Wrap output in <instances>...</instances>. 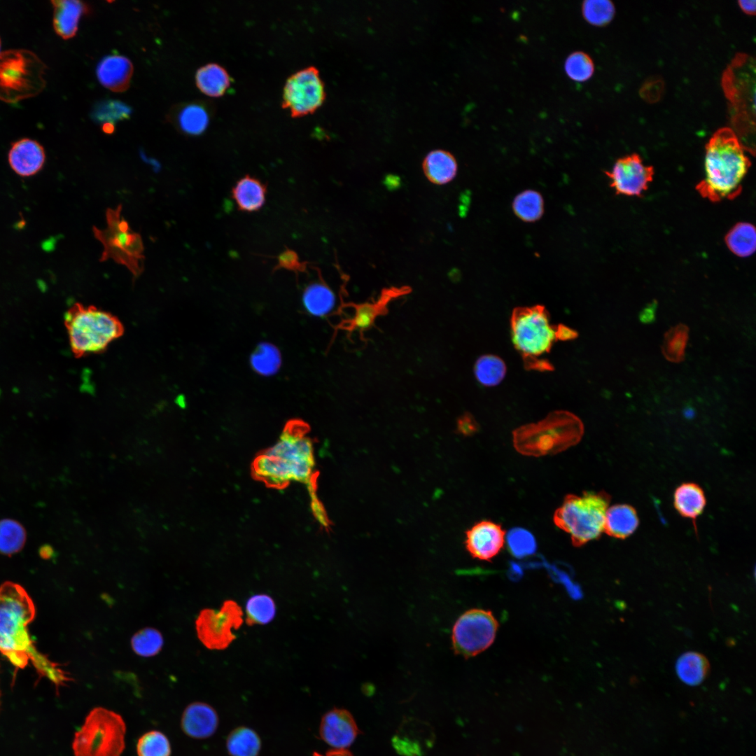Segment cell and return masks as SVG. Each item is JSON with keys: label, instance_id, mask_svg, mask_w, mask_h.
Returning a JSON list of instances; mask_svg holds the SVG:
<instances>
[{"label": "cell", "instance_id": "39", "mask_svg": "<svg viewBox=\"0 0 756 756\" xmlns=\"http://www.w3.org/2000/svg\"><path fill=\"white\" fill-rule=\"evenodd\" d=\"M564 70L567 76L572 80L585 82L593 76L594 64L588 54L582 51H575L566 57Z\"/></svg>", "mask_w": 756, "mask_h": 756}, {"label": "cell", "instance_id": "10", "mask_svg": "<svg viewBox=\"0 0 756 756\" xmlns=\"http://www.w3.org/2000/svg\"><path fill=\"white\" fill-rule=\"evenodd\" d=\"M45 65L30 51L0 53V99L15 102L38 94L44 87Z\"/></svg>", "mask_w": 756, "mask_h": 756}, {"label": "cell", "instance_id": "30", "mask_svg": "<svg viewBox=\"0 0 756 756\" xmlns=\"http://www.w3.org/2000/svg\"><path fill=\"white\" fill-rule=\"evenodd\" d=\"M724 241L729 251L736 256L749 257L755 251V228L749 223H738L727 232Z\"/></svg>", "mask_w": 756, "mask_h": 756}, {"label": "cell", "instance_id": "29", "mask_svg": "<svg viewBox=\"0 0 756 756\" xmlns=\"http://www.w3.org/2000/svg\"><path fill=\"white\" fill-rule=\"evenodd\" d=\"M197 88L211 97L223 95L230 85L231 78L224 67L209 63L197 69L195 74Z\"/></svg>", "mask_w": 756, "mask_h": 756}, {"label": "cell", "instance_id": "41", "mask_svg": "<svg viewBox=\"0 0 756 756\" xmlns=\"http://www.w3.org/2000/svg\"><path fill=\"white\" fill-rule=\"evenodd\" d=\"M131 644L136 654L141 657H151L161 650L163 638L161 633L155 629L144 628L132 636Z\"/></svg>", "mask_w": 756, "mask_h": 756}, {"label": "cell", "instance_id": "12", "mask_svg": "<svg viewBox=\"0 0 756 756\" xmlns=\"http://www.w3.org/2000/svg\"><path fill=\"white\" fill-rule=\"evenodd\" d=\"M498 627V621L489 610L472 609L465 612L452 629L455 653L470 658L484 651L493 643Z\"/></svg>", "mask_w": 756, "mask_h": 756}, {"label": "cell", "instance_id": "26", "mask_svg": "<svg viewBox=\"0 0 756 756\" xmlns=\"http://www.w3.org/2000/svg\"><path fill=\"white\" fill-rule=\"evenodd\" d=\"M457 169L454 157L443 150L430 151L423 162V169L426 178L437 185H444L453 180L456 175Z\"/></svg>", "mask_w": 756, "mask_h": 756}, {"label": "cell", "instance_id": "52", "mask_svg": "<svg viewBox=\"0 0 756 756\" xmlns=\"http://www.w3.org/2000/svg\"><path fill=\"white\" fill-rule=\"evenodd\" d=\"M0 50H1V40H0ZM1 53V52H0Z\"/></svg>", "mask_w": 756, "mask_h": 756}, {"label": "cell", "instance_id": "36", "mask_svg": "<svg viewBox=\"0 0 756 756\" xmlns=\"http://www.w3.org/2000/svg\"><path fill=\"white\" fill-rule=\"evenodd\" d=\"M27 533L24 526L11 519L0 520V554L10 556L24 547Z\"/></svg>", "mask_w": 756, "mask_h": 756}, {"label": "cell", "instance_id": "8", "mask_svg": "<svg viewBox=\"0 0 756 756\" xmlns=\"http://www.w3.org/2000/svg\"><path fill=\"white\" fill-rule=\"evenodd\" d=\"M610 501V495L604 491L568 494L554 512V523L570 535L575 547H581L603 532Z\"/></svg>", "mask_w": 756, "mask_h": 756}, {"label": "cell", "instance_id": "23", "mask_svg": "<svg viewBox=\"0 0 756 756\" xmlns=\"http://www.w3.org/2000/svg\"><path fill=\"white\" fill-rule=\"evenodd\" d=\"M706 505L704 491L694 482H684L676 487L673 493V506L678 513L693 522L696 531V520Z\"/></svg>", "mask_w": 756, "mask_h": 756}, {"label": "cell", "instance_id": "50", "mask_svg": "<svg viewBox=\"0 0 756 756\" xmlns=\"http://www.w3.org/2000/svg\"><path fill=\"white\" fill-rule=\"evenodd\" d=\"M141 156L146 162L150 164L153 167V171L155 173L158 172L160 170L161 165L156 160L147 159V158H146L145 155L142 152L141 153Z\"/></svg>", "mask_w": 756, "mask_h": 756}, {"label": "cell", "instance_id": "3", "mask_svg": "<svg viewBox=\"0 0 756 756\" xmlns=\"http://www.w3.org/2000/svg\"><path fill=\"white\" fill-rule=\"evenodd\" d=\"M314 447L300 422L287 425L278 441L254 461V475L268 486L284 487L292 482H313Z\"/></svg>", "mask_w": 756, "mask_h": 756}, {"label": "cell", "instance_id": "7", "mask_svg": "<svg viewBox=\"0 0 756 756\" xmlns=\"http://www.w3.org/2000/svg\"><path fill=\"white\" fill-rule=\"evenodd\" d=\"M72 353L76 358L102 354L124 334L117 316L93 305L76 303L64 315Z\"/></svg>", "mask_w": 756, "mask_h": 756}, {"label": "cell", "instance_id": "1", "mask_svg": "<svg viewBox=\"0 0 756 756\" xmlns=\"http://www.w3.org/2000/svg\"><path fill=\"white\" fill-rule=\"evenodd\" d=\"M35 616L31 598L20 585L6 582L0 586V653L17 668L30 662L41 676L57 687L71 678L36 648L28 631Z\"/></svg>", "mask_w": 756, "mask_h": 756}, {"label": "cell", "instance_id": "19", "mask_svg": "<svg viewBox=\"0 0 756 756\" xmlns=\"http://www.w3.org/2000/svg\"><path fill=\"white\" fill-rule=\"evenodd\" d=\"M45 159L42 146L30 139H22L15 142L8 153V162L11 169L22 176L36 174L43 167Z\"/></svg>", "mask_w": 756, "mask_h": 756}, {"label": "cell", "instance_id": "9", "mask_svg": "<svg viewBox=\"0 0 756 756\" xmlns=\"http://www.w3.org/2000/svg\"><path fill=\"white\" fill-rule=\"evenodd\" d=\"M126 725L118 713L96 707L76 732L74 756H120L125 749Z\"/></svg>", "mask_w": 756, "mask_h": 756}, {"label": "cell", "instance_id": "32", "mask_svg": "<svg viewBox=\"0 0 756 756\" xmlns=\"http://www.w3.org/2000/svg\"><path fill=\"white\" fill-rule=\"evenodd\" d=\"M226 748L230 756H258L261 741L255 731L241 727L234 729L228 735Z\"/></svg>", "mask_w": 756, "mask_h": 756}, {"label": "cell", "instance_id": "38", "mask_svg": "<svg viewBox=\"0 0 756 756\" xmlns=\"http://www.w3.org/2000/svg\"><path fill=\"white\" fill-rule=\"evenodd\" d=\"M131 108L122 102L105 99L97 102L91 111V118L98 123H111L128 119Z\"/></svg>", "mask_w": 756, "mask_h": 756}, {"label": "cell", "instance_id": "13", "mask_svg": "<svg viewBox=\"0 0 756 756\" xmlns=\"http://www.w3.org/2000/svg\"><path fill=\"white\" fill-rule=\"evenodd\" d=\"M240 606L232 600L225 601L219 610L204 609L195 624L197 634L204 645L211 650H223L235 639L233 629L243 622Z\"/></svg>", "mask_w": 756, "mask_h": 756}, {"label": "cell", "instance_id": "25", "mask_svg": "<svg viewBox=\"0 0 756 756\" xmlns=\"http://www.w3.org/2000/svg\"><path fill=\"white\" fill-rule=\"evenodd\" d=\"M266 192V186L260 181L246 175L237 181L232 195L239 210L253 212L263 206Z\"/></svg>", "mask_w": 756, "mask_h": 756}, {"label": "cell", "instance_id": "33", "mask_svg": "<svg viewBox=\"0 0 756 756\" xmlns=\"http://www.w3.org/2000/svg\"><path fill=\"white\" fill-rule=\"evenodd\" d=\"M250 365L252 370L259 375H274L281 365V353L279 349L271 343H260L251 355Z\"/></svg>", "mask_w": 756, "mask_h": 756}, {"label": "cell", "instance_id": "11", "mask_svg": "<svg viewBox=\"0 0 756 756\" xmlns=\"http://www.w3.org/2000/svg\"><path fill=\"white\" fill-rule=\"evenodd\" d=\"M122 205L106 211L107 227L103 230L93 227L94 237L104 246L100 261L109 258L127 267L133 275L139 277L144 271V244L139 234L134 232L127 221L120 217Z\"/></svg>", "mask_w": 756, "mask_h": 756}, {"label": "cell", "instance_id": "34", "mask_svg": "<svg viewBox=\"0 0 756 756\" xmlns=\"http://www.w3.org/2000/svg\"><path fill=\"white\" fill-rule=\"evenodd\" d=\"M689 328L678 323L668 330L662 345V352L669 362L679 363L684 360L685 349L689 340Z\"/></svg>", "mask_w": 756, "mask_h": 756}, {"label": "cell", "instance_id": "4", "mask_svg": "<svg viewBox=\"0 0 756 756\" xmlns=\"http://www.w3.org/2000/svg\"><path fill=\"white\" fill-rule=\"evenodd\" d=\"M510 330L512 343L525 368L542 372L554 369L543 356L550 353L554 342L578 336L575 330L565 325L552 324L549 312L540 304L514 308L510 316Z\"/></svg>", "mask_w": 756, "mask_h": 756}, {"label": "cell", "instance_id": "16", "mask_svg": "<svg viewBox=\"0 0 756 756\" xmlns=\"http://www.w3.org/2000/svg\"><path fill=\"white\" fill-rule=\"evenodd\" d=\"M505 536V532L500 524L482 521L466 531L465 547L473 557L490 561L503 548Z\"/></svg>", "mask_w": 756, "mask_h": 756}, {"label": "cell", "instance_id": "14", "mask_svg": "<svg viewBox=\"0 0 756 756\" xmlns=\"http://www.w3.org/2000/svg\"><path fill=\"white\" fill-rule=\"evenodd\" d=\"M326 97L324 84L315 66L300 69L288 78L284 87L283 104L293 116L312 113Z\"/></svg>", "mask_w": 756, "mask_h": 756}, {"label": "cell", "instance_id": "45", "mask_svg": "<svg viewBox=\"0 0 756 756\" xmlns=\"http://www.w3.org/2000/svg\"><path fill=\"white\" fill-rule=\"evenodd\" d=\"M308 487L309 489V493L312 498V507L314 511V514L321 524L327 526L328 522L326 518L323 507L319 503V500L315 493L316 492L314 491V486L312 482L308 484Z\"/></svg>", "mask_w": 756, "mask_h": 756}, {"label": "cell", "instance_id": "31", "mask_svg": "<svg viewBox=\"0 0 756 756\" xmlns=\"http://www.w3.org/2000/svg\"><path fill=\"white\" fill-rule=\"evenodd\" d=\"M476 380L484 386L498 385L505 378L507 367L504 360L494 354L479 356L474 365Z\"/></svg>", "mask_w": 756, "mask_h": 756}, {"label": "cell", "instance_id": "40", "mask_svg": "<svg viewBox=\"0 0 756 756\" xmlns=\"http://www.w3.org/2000/svg\"><path fill=\"white\" fill-rule=\"evenodd\" d=\"M582 13L584 19L590 24L603 27L611 22L615 14V8L608 0H587L582 3Z\"/></svg>", "mask_w": 756, "mask_h": 756}, {"label": "cell", "instance_id": "42", "mask_svg": "<svg viewBox=\"0 0 756 756\" xmlns=\"http://www.w3.org/2000/svg\"><path fill=\"white\" fill-rule=\"evenodd\" d=\"M136 752L138 756H170L171 746L163 733L153 730L139 738Z\"/></svg>", "mask_w": 756, "mask_h": 756}, {"label": "cell", "instance_id": "17", "mask_svg": "<svg viewBox=\"0 0 756 756\" xmlns=\"http://www.w3.org/2000/svg\"><path fill=\"white\" fill-rule=\"evenodd\" d=\"M319 733L321 738L336 750H345L355 740L358 728L351 715L343 709H333L321 719Z\"/></svg>", "mask_w": 756, "mask_h": 756}, {"label": "cell", "instance_id": "46", "mask_svg": "<svg viewBox=\"0 0 756 756\" xmlns=\"http://www.w3.org/2000/svg\"><path fill=\"white\" fill-rule=\"evenodd\" d=\"M657 306L658 302L656 300L646 304L638 314L639 321L644 324H650L654 322Z\"/></svg>", "mask_w": 756, "mask_h": 756}, {"label": "cell", "instance_id": "35", "mask_svg": "<svg viewBox=\"0 0 756 756\" xmlns=\"http://www.w3.org/2000/svg\"><path fill=\"white\" fill-rule=\"evenodd\" d=\"M512 209L515 215L523 221H536L541 218L544 212L542 197L536 190H524L514 197Z\"/></svg>", "mask_w": 756, "mask_h": 756}, {"label": "cell", "instance_id": "24", "mask_svg": "<svg viewBox=\"0 0 756 756\" xmlns=\"http://www.w3.org/2000/svg\"><path fill=\"white\" fill-rule=\"evenodd\" d=\"M639 526L636 509L629 504H617L608 507L603 531L609 536L625 539L631 536Z\"/></svg>", "mask_w": 756, "mask_h": 756}, {"label": "cell", "instance_id": "18", "mask_svg": "<svg viewBox=\"0 0 756 756\" xmlns=\"http://www.w3.org/2000/svg\"><path fill=\"white\" fill-rule=\"evenodd\" d=\"M209 106L202 101L178 104L169 110L167 120L185 134L198 135L209 125L211 117Z\"/></svg>", "mask_w": 756, "mask_h": 756}, {"label": "cell", "instance_id": "5", "mask_svg": "<svg viewBox=\"0 0 756 756\" xmlns=\"http://www.w3.org/2000/svg\"><path fill=\"white\" fill-rule=\"evenodd\" d=\"M722 86L729 102L732 125L739 140L754 155L755 137V61L738 52L724 71Z\"/></svg>", "mask_w": 756, "mask_h": 756}, {"label": "cell", "instance_id": "22", "mask_svg": "<svg viewBox=\"0 0 756 756\" xmlns=\"http://www.w3.org/2000/svg\"><path fill=\"white\" fill-rule=\"evenodd\" d=\"M51 3L54 8V29L64 39L74 37L78 31L80 18L91 13L90 6L80 1L55 0Z\"/></svg>", "mask_w": 756, "mask_h": 756}, {"label": "cell", "instance_id": "2", "mask_svg": "<svg viewBox=\"0 0 756 756\" xmlns=\"http://www.w3.org/2000/svg\"><path fill=\"white\" fill-rule=\"evenodd\" d=\"M746 151L732 129L718 130L706 145L704 177L696 186L699 195L712 202L739 196L751 166Z\"/></svg>", "mask_w": 756, "mask_h": 756}, {"label": "cell", "instance_id": "6", "mask_svg": "<svg viewBox=\"0 0 756 756\" xmlns=\"http://www.w3.org/2000/svg\"><path fill=\"white\" fill-rule=\"evenodd\" d=\"M584 426L575 414L565 410L550 413L537 422L522 426L512 433L515 449L526 456L555 454L578 444Z\"/></svg>", "mask_w": 756, "mask_h": 756}, {"label": "cell", "instance_id": "27", "mask_svg": "<svg viewBox=\"0 0 756 756\" xmlns=\"http://www.w3.org/2000/svg\"><path fill=\"white\" fill-rule=\"evenodd\" d=\"M675 669L682 682L694 687L704 681L710 671V664L704 654L688 651L678 658Z\"/></svg>", "mask_w": 756, "mask_h": 756}, {"label": "cell", "instance_id": "20", "mask_svg": "<svg viewBox=\"0 0 756 756\" xmlns=\"http://www.w3.org/2000/svg\"><path fill=\"white\" fill-rule=\"evenodd\" d=\"M218 717L216 710L202 702L188 705L181 718V727L188 736L194 738H206L217 729Z\"/></svg>", "mask_w": 756, "mask_h": 756}, {"label": "cell", "instance_id": "49", "mask_svg": "<svg viewBox=\"0 0 756 756\" xmlns=\"http://www.w3.org/2000/svg\"><path fill=\"white\" fill-rule=\"evenodd\" d=\"M738 3L739 6L741 8V10L744 13H746V14H748V15H754L755 14V3L756 2H755V0H750V1L741 0V1H738Z\"/></svg>", "mask_w": 756, "mask_h": 756}, {"label": "cell", "instance_id": "28", "mask_svg": "<svg viewBox=\"0 0 756 756\" xmlns=\"http://www.w3.org/2000/svg\"><path fill=\"white\" fill-rule=\"evenodd\" d=\"M302 305L308 314L324 317L335 309L337 300L333 290L326 284L314 282L306 287L302 293Z\"/></svg>", "mask_w": 756, "mask_h": 756}, {"label": "cell", "instance_id": "21", "mask_svg": "<svg viewBox=\"0 0 756 756\" xmlns=\"http://www.w3.org/2000/svg\"><path fill=\"white\" fill-rule=\"evenodd\" d=\"M96 72L102 85L111 91L120 92L129 88L133 74V65L125 56L110 55L102 59Z\"/></svg>", "mask_w": 756, "mask_h": 756}, {"label": "cell", "instance_id": "15", "mask_svg": "<svg viewBox=\"0 0 756 756\" xmlns=\"http://www.w3.org/2000/svg\"><path fill=\"white\" fill-rule=\"evenodd\" d=\"M606 174L617 195L640 197L652 181L654 171L652 166L643 163L638 154L632 153L617 159Z\"/></svg>", "mask_w": 756, "mask_h": 756}, {"label": "cell", "instance_id": "51", "mask_svg": "<svg viewBox=\"0 0 756 756\" xmlns=\"http://www.w3.org/2000/svg\"><path fill=\"white\" fill-rule=\"evenodd\" d=\"M102 130L106 134H111L114 130L113 124H111V123H104V124H103L102 125Z\"/></svg>", "mask_w": 756, "mask_h": 756}, {"label": "cell", "instance_id": "44", "mask_svg": "<svg viewBox=\"0 0 756 756\" xmlns=\"http://www.w3.org/2000/svg\"><path fill=\"white\" fill-rule=\"evenodd\" d=\"M379 313V307L377 304H363L358 306L351 320L353 328L365 330L371 327Z\"/></svg>", "mask_w": 756, "mask_h": 756}, {"label": "cell", "instance_id": "47", "mask_svg": "<svg viewBox=\"0 0 756 756\" xmlns=\"http://www.w3.org/2000/svg\"><path fill=\"white\" fill-rule=\"evenodd\" d=\"M477 429L475 419L470 414L462 416L458 421V430L463 435H471Z\"/></svg>", "mask_w": 756, "mask_h": 756}, {"label": "cell", "instance_id": "48", "mask_svg": "<svg viewBox=\"0 0 756 756\" xmlns=\"http://www.w3.org/2000/svg\"><path fill=\"white\" fill-rule=\"evenodd\" d=\"M279 263L280 266L291 270L296 269L300 265L297 255L290 251H285L279 256Z\"/></svg>", "mask_w": 756, "mask_h": 756}, {"label": "cell", "instance_id": "37", "mask_svg": "<svg viewBox=\"0 0 756 756\" xmlns=\"http://www.w3.org/2000/svg\"><path fill=\"white\" fill-rule=\"evenodd\" d=\"M246 622L248 625L266 624L275 616V603L273 598L267 594H255L246 602Z\"/></svg>", "mask_w": 756, "mask_h": 756}, {"label": "cell", "instance_id": "43", "mask_svg": "<svg viewBox=\"0 0 756 756\" xmlns=\"http://www.w3.org/2000/svg\"><path fill=\"white\" fill-rule=\"evenodd\" d=\"M507 541L510 552L517 557H524L533 554L536 549L533 536L522 528H514L509 531Z\"/></svg>", "mask_w": 756, "mask_h": 756}]
</instances>
